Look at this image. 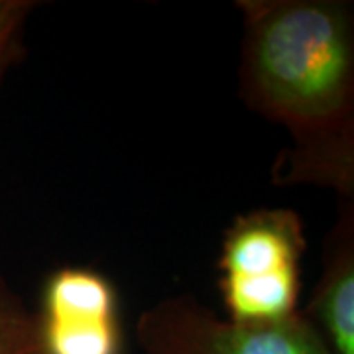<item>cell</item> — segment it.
Returning <instances> with one entry per match:
<instances>
[{"mask_svg": "<svg viewBox=\"0 0 354 354\" xmlns=\"http://www.w3.org/2000/svg\"><path fill=\"white\" fill-rule=\"evenodd\" d=\"M305 250V223L293 209L264 207L234 216L216 260L227 319L266 325L295 315Z\"/></svg>", "mask_w": 354, "mask_h": 354, "instance_id": "cell-2", "label": "cell"}, {"mask_svg": "<svg viewBox=\"0 0 354 354\" xmlns=\"http://www.w3.org/2000/svg\"><path fill=\"white\" fill-rule=\"evenodd\" d=\"M34 313L41 354H124L120 295L97 268H55L41 283Z\"/></svg>", "mask_w": 354, "mask_h": 354, "instance_id": "cell-4", "label": "cell"}, {"mask_svg": "<svg viewBox=\"0 0 354 354\" xmlns=\"http://www.w3.org/2000/svg\"><path fill=\"white\" fill-rule=\"evenodd\" d=\"M0 354H41L36 313L0 274Z\"/></svg>", "mask_w": 354, "mask_h": 354, "instance_id": "cell-6", "label": "cell"}, {"mask_svg": "<svg viewBox=\"0 0 354 354\" xmlns=\"http://www.w3.org/2000/svg\"><path fill=\"white\" fill-rule=\"evenodd\" d=\"M36 2L0 0V83L24 55V30Z\"/></svg>", "mask_w": 354, "mask_h": 354, "instance_id": "cell-7", "label": "cell"}, {"mask_svg": "<svg viewBox=\"0 0 354 354\" xmlns=\"http://www.w3.org/2000/svg\"><path fill=\"white\" fill-rule=\"evenodd\" d=\"M134 337L142 354H333L304 309L279 323L250 325L216 315L191 293L144 309Z\"/></svg>", "mask_w": 354, "mask_h": 354, "instance_id": "cell-3", "label": "cell"}, {"mask_svg": "<svg viewBox=\"0 0 354 354\" xmlns=\"http://www.w3.org/2000/svg\"><path fill=\"white\" fill-rule=\"evenodd\" d=\"M239 93L286 128L279 185H315L354 199V12L342 0H239Z\"/></svg>", "mask_w": 354, "mask_h": 354, "instance_id": "cell-1", "label": "cell"}, {"mask_svg": "<svg viewBox=\"0 0 354 354\" xmlns=\"http://www.w3.org/2000/svg\"><path fill=\"white\" fill-rule=\"evenodd\" d=\"M304 313L333 354H354V199L341 209L325 242L323 272Z\"/></svg>", "mask_w": 354, "mask_h": 354, "instance_id": "cell-5", "label": "cell"}]
</instances>
